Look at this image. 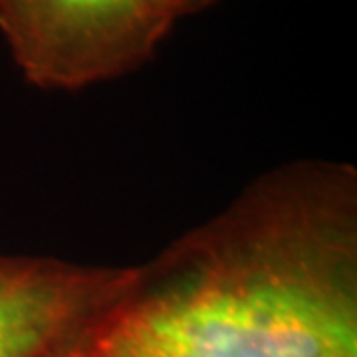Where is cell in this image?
<instances>
[{"mask_svg": "<svg viewBox=\"0 0 357 357\" xmlns=\"http://www.w3.org/2000/svg\"><path fill=\"white\" fill-rule=\"evenodd\" d=\"M89 357H357V173L306 159L255 178L131 266Z\"/></svg>", "mask_w": 357, "mask_h": 357, "instance_id": "cell-1", "label": "cell"}, {"mask_svg": "<svg viewBox=\"0 0 357 357\" xmlns=\"http://www.w3.org/2000/svg\"><path fill=\"white\" fill-rule=\"evenodd\" d=\"M151 0H0V32L28 84L74 91L131 74L173 28Z\"/></svg>", "mask_w": 357, "mask_h": 357, "instance_id": "cell-2", "label": "cell"}, {"mask_svg": "<svg viewBox=\"0 0 357 357\" xmlns=\"http://www.w3.org/2000/svg\"><path fill=\"white\" fill-rule=\"evenodd\" d=\"M131 268L0 255V357H89Z\"/></svg>", "mask_w": 357, "mask_h": 357, "instance_id": "cell-3", "label": "cell"}, {"mask_svg": "<svg viewBox=\"0 0 357 357\" xmlns=\"http://www.w3.org/2000/svg\"><path fill=\"white\" fill-rule=\"evenodd\" d=\"M217 0H151L157 10L165 14L169 20H178L185 16H192L206 10L208 6H213Z\"/></svg>", "mask_w": 357, "mask_h": 357, "instance_id": "cell-4", "label": "cell"}]
</instances>
